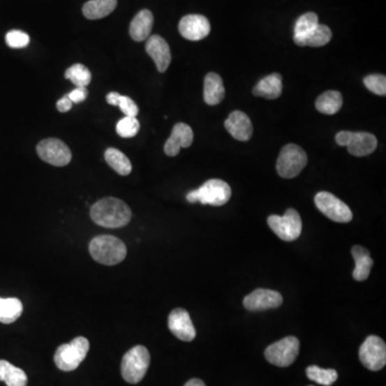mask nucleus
<instances>
[{"label": "nucleus", "instance_id": "dca6fc26", "mask_svg": "<svg viewBox=\"0 0 386 386\" xmlns=\"http://www.w3.org/2000/svg\"><path fill=\"white\" fill-rule=\"evenodd\" d=\"M145 49L148 55L155 61L158 71L161 73L167 71L172 59L171 50L168 42L160 36L153 35L148 38Z\"/></svg>", "mask_w": 386, "mask_h": 386}, {"label": "nucleus", "instance_id": "473e14b6", "mask_svg": "<svg viewBox=\"0 0 386 386\" xmlns=\"http://www.w3.org/2000/svg\"><path fill=\"white\" fill-rule=\"evenodd\" d=\"M364 84L368 91L378 96L386 95V77L382 74H371L364 79Z\"/></svg>", "mask_w": 386, "mask_h": 386}, {"label": "nucleus", "instance_id": "9b49d317", "mask_svg": "<svg viewBox=\"0 0 386 386\" xmlns=\"http://www.w3.org/2000/svg\"><path fill=\"white\" fill-rule=\"evenodd\" d=\"M359 359L367 369L379 371L386 364V345L378 336L366 338L359 348Z\"/></svg>", "mask_w": 386, "mask_h": 386}, {"label": "nucleus", "instance_id": "20e7f679", "mask_svg": "<svg viewBox=\"0 0 386 386\" xmlns=\"http://www.w3.org/2000/svg\"><path fill=\"white\" fill-rule=\"evenodd\" d=\"M151 364V354L144 346H135L125 354L121 361V376L128 383L143 380Z\"/></svg>", "mask_w": 386, "mask_h": 386}, {"label": "nucleus", "instance_id": "c756f323", "mask_svg": "<svg viewBox=\"0 0 386 386\" xmlns=\"http://www.w3.org/2000/svg\"><path fill=\"white\" fill-rule=\"evenodd\" d=\"M306 375L308 379L324 386H331L338 379V373L335 369H323L315 365L309 366L306 369Z\"/></svg>", "mask_w": 386, "mask_h": 386}, {"label": "nucleus", "instance_id": "4468645a", "mask_svg": "<svg viewBox=\"0 0 386 386\" xmlns=\"http://www.w3.org/2000/svg\"><path fill=\"white\" fill-rule=\"evenodd\" d=\"M281 294L273 290L258 289L244 299V306L249 311L275 309L282 305Z\"/></svg>", "mask_w": 386, "mask_h": 386}, {"label": "nucleus", "instance_id": "a878e982", "mask_svg": "<svg viewBox=\"0 0 386 386\" xmlns=\"http://www.w3.org/2000/svg\"><path fill=\"white\" fill-rule=\"evenodd\" d=\"M341 107H343V96L339 91H326L322 94L316 101L318 111L325 115H334L338 113Z\"/></svg>", "mask_w": 386, "mask_h": 386}, {"label": "nucleus", "instance_id": "c9c22d12", "mask_svg": "<svg viewBox=\"0 0 386 386\" xmlns=\"http://www.w3.org/2000/svg\"><path fill=\"white\" fill-rule=\"evenodd\" d=\"M88 91L86 87H77L75 89L68 94V98L71 100L72 103H80L87 98Z\"/></svg>", "mask_w": 386, "mask_h": 386}, {"label": "nucleus", "instance_id": "f3484780", "mask_svg": "<svg viewBox=\"0 0 386 386\" xmlns=\"http://www.w3.org/2000/svg\"><path fill=\"white\" fill-rule=\"evenodd\" d=\"M193 142V131L187 124H176L172 130L169 140L165 142V153L170 157H175L181 148H188Z\"/></svg>", "mask_w": 386, "mask_h": 386}, {"label": "nucleus", "instance_id": "393cba45", "mask_svg": "<svg viewBox=\"0 0 386 386\" xmlns=\"http://www.w3.org/2000/svg\"><path fill=\"white\" fill-rule=\"evenodd\" d=\"M319 24V17H318L317 14L313 13V12L303 14L296 21L295 27H294V42H295V44H297L299 47H302L304 39L313 33V29Z\"/></svg>", "mask_w": 386, "mask_h": 386}, {"label": "nucleus", "instance_id": "6e6552de", "mask_svg": "<svg viewBox=\"0 0 386 386\" xmlns=\"http://www.w3.org/2000/svg\"><path fill=\"white\" fill-rule=\"evenodd\" d=\"M269 228L280 239L285 242H293L299 239L303 230L301 216L295 209H289L285 215L269 216L267 219Z\"/></svg>", "mask_w": 386, "mask_h": 386}, {"label": "nucleus", "instance_id": "ddd939ff", "mask_svg": "<svg viewBox=\"0 0 386 386\" xmlns=\"http://www.w3.org/2000/svg\"><path fill=\"white\" fill-rule=\"evenodd\" d=\"M178 31L189 41H200L211 33V23L204 15L189 14L179 22Z\"/></svg>", "mask_w": 386, "mask_h": 386}, {"label": "nucleus", "instance_id": "2eb2a0df", "mask_svg": "<svg viewBox=\"0 0 386 386\" xmlns=\"http://www.w3.org/2000/svg\"><path fill=\"white\" fill-rule=\"evenodd\" d=\"M169 329L174 336L183 341H192L197 336L195 326L187 310L177 308L169 316Z\"/></svg>", "mask_w": 386, "mask_h": 386}, {"label": "nucleus", "instance_id": "6ab92c4d", "mask_svg": "<svg viewBox=\"0 0 386 386\" xmlns=\"http://www.w3.org/2000/svg\"><path fill=\"white\" fill-rule=\"evenodd\" d=\"M154 25V15L149 10L140 11L130 24L129 33L132 39L142 42L151 37Z\"/></svg>", "mask_w": 386, "mask_h": 386}, {"label": "nucleus", "instance_id": "4be33fe9", "mask_svg": "<svg viewBox=\"0 0 386 386\" xmlns=\"http://www.w3.org/2000/svg\"><path fill=\"white\" fill-rule=\"evenodd\" d=\"M282 93V77L280 74H269L253 88V95L265 99H277Z\"/></svg>", "mask_w": 386, "mask_h": 386}, {"label": "nucleus", "instance_id": "f704fd0d", "mask_svg": "<svg viewBox=\"0 0 386 386\" xmlns=\"http://www.w3.org/2000/svg\"><path fill=\"white\" fill-rule=\"evenodd\" d=\"M117 107L125 114V116H129V117H137L139 114V107L135 105V102L127 96H119Z\"/></svg>", "mask_w": 386, "mask_h": 386}, {"label": "nucleus", "instance_id": "72a5a7b5", "mask_svg": "<svg viewBox=\"0 0 386 386\" xmlns=\"http://www.w3.org/2000/svg\"><path fill=\"white\" fill-rule=\"evenodd\" d=\"M6 42L12 49H24L31 42V38L24 31H11L6 35Z\"/></svg>", "mask_w": 386, "mask_h": 386}, {"label": "nucleus", "instance_id": "cd10ccee", "mask_svg": "<svg viewBox=\"0 0 386 386\" xmlns=\"http://www.w3.org/2000/svg\"><path fill=\"white\" fill-rule=\"evenodd\" d=\"M105 161L107 162V165L117 172L119 175L127 176L131 173L132 165L129 158L121 153V151H118L116 148H107L105 154Z\"/></svg>", "mask_w": 386, "mask_h": 386}, {"label": "nucleus", "instance_id": "412c9836", "mask_svg": "<svg viewBox=\"0 0 386 386\" xmlns=\"http://www.w3.org/2000/svg\"><path fill=\"white\" fill-rule=\"evenodd\" d=\"M352 255L355 261V269L353 271V278L356 281H364L369 277L373 269V260L369 251L362 246H354L352 248Z\"/></svg>", "mask_w": 386, "mask_h": 386}, {"label": "nucleus", "instance_id": "7ed1b4c3", "mask_svg": "<svg viewBox=\"0 0 386 386\" xmlns=\"http://www.w3.org/2000/svg\"><path fill=\"white\" fill-rule=\"evenodd\" d=\"M231 187L221 179H209L199 189L192 190L187 195L190 203H199L203 205L222 206L231 199Z\"/></svg>", "mask_w": 386, "mask_h": 386}, {"label": "nucleus", "instance_id": "39448f33", "mask_svg": "<svg viewBox=\"0 0 386 386\" xmlns=\"http://www.w3.org/2000/svg\"><path fill=\"white\" fill-rule=\"evenodd\" d=\"M89 341L87 338H74L71 343L61 346L56 350L54 362L56 366L63 371H73L85 359L89 351Z\"/></svg>", "mask_w": 386, "mask_h": 386}, {"label": "nucleus", "instance_id": "58836bf2", "mask_svg": "<svg viewBox=\"0 0 386 386\" xmlns=\"http://www.w3.org/2000/svg\"><path fill=\"white\" fill-rule=\"evenodd\" d=\"M185 386H206L202 380L200 379H191L185 384Z\"/></svg>", "mask_w": 386, "mask_h": 386}, {"label": "nucleus", "instance_id": "0eeeda50", "mask_svg": "<svg viewBox=\"0 0 386 386\" xmlns=\"http://www.w3.org/2000/svg\"><path fill=\"white\" fill-rule=\"evenodd\" d=\"M338 145L347 147L351 155L365 157L377 149L378 140L368 132L340 131L336 135Z\"/></svg>", "mask_w": 386, "mask_h": 386}, {"label": "nucleus", "instance_id": "f257e3e1", "mask_svg": "<svg viewBox=\"0 0 386 386\" xmlns=\"http://www.w3.org/2000/svg\"><path fill=\"white\" fill-rule=\"evenodd\" d=\"M91 217L98 225L116 229L127 225L131 220L132 213L125 202L109 197L94 204Z\"/></svg>", "mask_w": 386, "mask_h": 386}, {"label": "nucleus", "instance_id": "4c0bfd02", "mask_svg": "<svg viewBox=\"0 0 386 386\" xmlns=\"http://www.w3.org/2000/svg\"><path fill=\"white\" fill-rule=\"evenodd\" d=\"M119 96H121V94L115 93V91H113V93H110L109 95L107 96V103H109V105H115V107H117Z\"/></svg>", "mask_w": 386, "mask_h": 386}, {"label": "nucleus", "instance_id": "2f4dec72", "mask_svg": "<svg viewBox=\"0 0 386 386\" xmlns=\"http://www.w3.org/2000/svg\"><path fill=\"white\" fill-rule=\"evenodd\" d=\"M139 131L140 123L137 117L125 116V118L118 121L117 126H116V132L121 138L135 137Z\"/></svg>", "mask_w": 386, "mask_h": 386}, {"label": "nucleus", "instance_id": "7c9ffc66", "mask_svg": "<svg viewBox=\"0 0 386 386\" xmlns=\"http://www.w3.org/2000/svg\"><path fill=\"white\" fill-rule=\"evenodd\" d=\"M65 77L70 80L77 87H86L91 81V73L88 68L81 64L71 66L66 71Z\"/></svg>", "mask_w": 386, "mask_h": 386}, {"label": "nucleus", "instance_id": "423d86ee", "mask_svg": "<svg viewBox=\"0 0 386 386\" xmlns=\"http://www.w3.org/2000/svg\"><path fill=\"white\" fill-rule=\"evenodd\" d=\"M307 154L295 144H288L282 148L277 160V173L283 178H294L307 165Z\"/></svg>", "mask_w": 386, "mask_h": 386}, {"label": "nucleus", "instance_id": "aec40b11", "mask_svg": "<svg viewBox=\"0 0 386 386\" xmlns=\"http://www.w3.org/2000/svg\"><path fill=\"white\" fill-rule=\"evenodd\" d=\"M225 86L220 75L214 72L207 74L204 80V101L206 105H219L225 99Z\"/></svg>", "mask_w": 386, "mask_h": 386}, {"label": "nucleus", "instance_id": "e433bc0d", "mask_svg": "<svg viewBox=\"0 0 386 386\" xmlns=\"http://www.w3.org/2000/svg\"><path fill=\"white\" fill-rule=\"evenodd\" d=\"M72 105H73V103H72L71 100L68 98V96L66 95L65 97L58 100L56 107H57L58 111L61 112V113H66V112L70 111V110L72 109Z\"/></svg>", "mask_w": 386, "mask_h": 386}, {"label": "nucleus", "instance_id": "f8f14e48", "mask_svg": "<svg viewBox=\"0 0 386 386\" xmlns=\"http://www.w3.org/2000/svg\"><path fill=\"white\" fill-rule=\"evenodd\" d=\"M37 153L44 162L54 167H65L72 159L70 148L58 139H45L37 146Z\"/></svg>", "mask_w": 386, "mask_h": 386}, {"label": "nucleus", "instance_id": "f03ea898", "mask_svg": "<svg viewBox=\"0 0 386 386\" xmlns=\"http://www.w3.org/2000/svg\"><path fill=\"white\" fill-rule=\"evenodd\" d=\"M91 257L103 265H116L125 260L127 247L123 241L112 235H100L89 244Z\"/></svg>", "mask_w": 386, "mask_h": 386}, {"label": "nucleus", "instance_id": "bb28decb", "mask_svg": "<svg viewBox=\"0 0 386 386\" xmlns=\"http://www.w3.org/2000/svg\"><path fill=\"white\" fill-rule=\"evenodd\" d=\"M23 313V304L19 299L0 297V323L11 324Z\"/></svg>", "mask_w": 386, "mask_h": 386}, {"label": "nucleus", "instance_id": "c85d7f7f", "mask_svg": "<svg viewBox=\"0 0 386 386\" xmlns=\"http://www.w3.org/2000/svg\"><path fill=\"white\" fill-rule=\"evenodd\" d=\"M333 34H332L331 28L326 25L319 24L317 27L313 29V33L308 35L304 39L302 47H324L326 44L331 42Z\"/></svg>", "mask_w": 386, "mask_h": 386}, {"label": "nucleus", "instance_id": "a211bd4d", "mask_svg": "<svg viewBox=\"0 0 386 386\" xmlns=\"http://www.w3.org/2000/svg\"><path fill=\"white\" fill-rule=\"evenodd\" d=\"M225 127L230 135L237 141H248L251 139L253 133V126L250 118L247 114L241 111L232 112L225 121Z\"/></svg>", "mask_w": 386, "mask_h": 386}, {"label": "nucleus", "instance_id": "5701e85b", "mask_svg": "<svg viewBox=\"0 0 386 386\" xmlns=\"http://www.w3.org/2000/svg\"><path fill=\"white\" fill-rule=\"evenodd\" d=\"M117 6V0H91L83 6L84 17L88 20H100L107 17Z\"/></svg>", "mask_w": 386, "mask_h": 386}, {"label": "nucleus", "instance_id": "b1692460", "mask_svg": "<svg viewBox=\"0 0 386 386\" xmlns=\"http://www.w3.org/2000/svg\"><path fill=\"white\" fill-rule=\"evenodd\" d=\"M0 381L5 382L7 386H26L28 378L21 368L15 367L5 359H0Z\"/></svg>", "mask_w": 386, "mask_h": 386}, {"label": "nucleus", "instance_id": "9d476101", "mask_svg": "<svg viewBox=\"0 0 386 386\" xmlns=\"http://www.w3.org/2000/svg\"><path fill=\"white\" fill-rule=\"evenodd\" d=\"M315 203L319 211L333 221L347 223L353 219L349 206L329 192H319L316 195Z\"/></svg>", "mask_w": 386, "mask_h": 386}, {"label": "nucleus", "instance_id": "1a4fd4ad", "mask_svg": "<svg viewBox=\"0 0 386 386\" xmlns=\"http://www.w3.org/2000/svg\"><path fill=\"white\" fill-rule=\"evenodd\" d=\"M299 340L293 336L283 338L265 350V359L278 367H288L299 355Z\"/></svg>", "mask_w": 386, "mask_h": 386}]
</instances>
